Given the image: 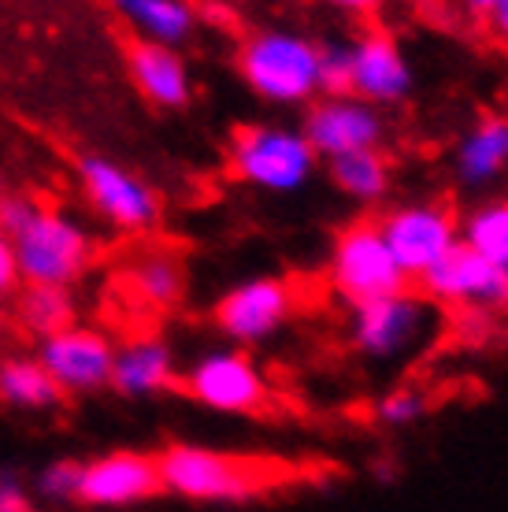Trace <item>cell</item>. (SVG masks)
I'll list each match as a JSON object with an SVG mask.
<instances>
[{
  "label": "cell",
  "instance_id": "1",
  "mask_svg": "<svg viewBox=\"0 0 508 512\" xmlns=\"http://www.w3.org/2000/svg\"><path fill=\"white\" fill-rule=\"evenodd\" d=\"M234 71L260 104L301 112L319 97V41L290 26H260L242 38Z\"/></svg>",
  "mask_w": 508,
  "mask_h": 512
},
{
  "label": "cell",
  "instance_id": "2",
  "mask_svg": "<svg viewBox=\"0 0 508 512\" xmlns=\"http://www.w3.org/2000/svg\"><path fill=\"white\" fill-rule=\"evenodd\" d=\"M227 171L234 182L267 197L305 193L319 175V156L305 130L286 119H249L227 138Z\"/></svg>",
  "mask_w": 508,
  "mask_h": 512
},
{
  "label": "cell",
  "instance_id": "3",
  "mask_svg": "<svg viewBox=\"0 0 508 512\" xmlns=\"http://www.w3.org/2000/svg\"><path fill=\"white\" fill-rule=\"evenodd\" d=\"M164 494L190 505H245L271 487L264 464L201 442H171L156 453Z\"/></svg>",
  "mask_w": 508,
  "mask_h": 512
},
{
  "label": "cell",
  "instance_id": "4",
  "mask_svg": "<svg viewBox=\"0 0 508 512\" xmlns=\"http://www.w3.org/2000/svg\"><path fill=\"white\" fill-rule=\"evenodd\" d=\"M19 282L75 290L97 264V234L60 205H38L12 234Z\"/></svg>",
  "mask_w": 508,
  "mask_h": 512
},
{
  "label": "cell",
  "instance_id": "5",
  "mask_svg": "<svg viewBox=\"0 0 508 512\" xmlns=\"http://www.w3.org/2000/svg\"><path fill=\"white\" fill-rule=\"evenodd\" d=\"M75 182L82 205L93 219L123 238H149L164 223V197L141 171L104 153H82L75 160Z\"/></svg>",
  "mask_w": 508,
  "mask_h": 512
},
{
  "label": "cell",
  "instance_id": "6",
  "mask_svg": "<svg viewBox=\"0 0 508 512\" xmlns=\"http://www.w3.org/2000/svg\"><path fill=\"white\" fill-rule=\"evenodd\" d=\"M434 334V308L423 294L397 290L364 305H349L345 338L356 357L371 364H397L416 357Z\"/></svg>",
  "mask_w": 508,
  "mask_h": 512
},
{
  "label": "cell",
  "instance_id": "7",
  "mask_svg": "<svg viewBox=\"0 0 508 512\" xmlns=\"http://www.w3.org/2000/svg\"><path fill=\"white\" fill-rule=\"evenodd\" d=\"M178 390L216 416H260L271 405L267 375L253 353L238 346L204 349L201 357H193L178 375Z\"/></svg>",
  "mask_w": 508,
  "mask_h": 512
},
{
  "label": "cell",
  "instance_id": "8",
  "mask_svg": "<svg viewBox=\"0 0 508 512\" xmlns=\"http://www.w3.org/2000/svg\"><path fill=\"white\" fill-rule=\"evenodd\" d=\"M327 286L342 305H364L375 297L408 290L412 282L397 268L394 253L375 219H360L338 231L327 256Z\"/></svg>",
  "mask_w": 508,
  "mask_h": 512
},
{
  "label": "cell",
  "instance_id": "9",
  "mask_svg": "<svg viewBox=\"0 0 508 512\" xmlns=\"http://www.w3.org/2000/svg\"><path fill=\"white\" fill-rule=\"evenodd\" d=\"M297 312V290L282 275H253V279L234 282L230 290L216 297L212 305V327L227 346L260 349L271 346Z\"/></svg>",
  "mask_w": 508,
  "mask_h": 512
},
{
  "label": "cell",
  "instance_id": "10",
  "mask_svg": "<svg viewBox=\"0 0 508 512\" xmlns=\"http://www.w3.org/2000/svg\"><path fill=\"white\" fill-rule=\"evenodd\" d=\"M375 223L408 282L420 279L423 271L434 268L460 242V216L449 201H434V197L386 208Z\"/></svg>",
  "mask_w": 508,
  "mask_h": 512
},
{
  "label": "cell",
  "instance_id": "11",
  "mask_svg": "<svg viewBox=\"0 0 508 512\" xmlns=\"http://www.w3.org/2000/svg\"><path fill=\"white\" fill-rule=\"evenodd\" d=\"M416 286L431 305L475 312V316L508 312V268L471 253L464 242H457L434 268L423 271Z\"/></svg>",
  "mask_w": 508,
  "mask_h": 512
},
{
  "label": "cell",
  "instance_id": "12",
  "mask_svg": "<svg viewBox=\"0 0 508 512\" xmlns=\"http://www.w3.org/2000/svg\"><path fill=\"white\" fill-rule=\"evenodd\" d=\"M164 494L160 483V461L149 449H108L82 461L75 505L93 512H123L149 505Z\"/></svg>",
  "mask_w": 508,
  "mask_h": 512
},
{
  "label": "cell",
  "instance_id": "13",
  "mask_svg": "<svg viewBox=\"0 0 508 512\" xmlns=\"http://www.w3.org/2000/svg\"><path fill=\"white\" fill-rule=\"evenodd\" d=\"M308 145L319 160L364 153V149H386L390 141V116L360 97H316L301 108V123Z\"/></svg>",
  "mask_w": 508,
  "mask_h": 512
},
{
  "label": "cell",
  "instance_id": "14",
  "mask_svg": "<svg viewBox=\"0 0 508 512\" xmlns=\"http://www.w3.org/2000/svg\"><path fill=\"white\" fill-rule=\"evenodd\" d=\"M34 353L45 372L56 379L64 397H93L112 386L115 342L112 334L93 323H71L64 331L34 342Z\"/></svg>",
  "mask_w": 508,
  "mask_h": 512
},
{
  "label": "cell",
  "instance_id": "15",
  "mask_svg": "<svg viewBox=\"0 0 508 512\" xmlns=\"http://www.w3.org/2000/svg\"><path fill=\"white\" fill-rule=\"evenodd\" d=\"M349 82H353V97L375 104L382 112H394L408 104L416 90V71L394 34L364 30L360 38L349 41Z\"/></svg>",
  "mask_w": 508,
  "mask_h": 512
},
{
  "label": "cell",
  "instance_id": "16",
  "mask_svg": "<svg viewBox=\"0 0 508 512\" xmlns=\"http://www.w3.org/2000/svg\"><path fill=\"white\" fill-rule=\"evenodd\" d=\"M123 64H127L130 86L156 112H186L197 97L193 67L186 60V52L175 45L130 38L123 49Z\"/></svg>",
  "mask_w": 508,
  "mask_h": 512
},
{
  "label": "cell",
  "instance_id": "17",
  "mask_svg": "<svg viewBox=\"0 0 508 512\" xmlns=\"http://www.w3.org/2000/svg\"><path fill=\"white\" fill-rule=\"evenodd\" d=\"M178 353L160 334H138L123 346H115L112 360V386L127 401H153L171 390H178Z\"/></svg>",
  "mask_w": 508,
  "mask_h": 512
},
{
  "label": "cell",
  "instance_id": "18",
  "mask_svg": "<svg viewBox=\"0 0 508 512\" xmlns=\"http://www.w3.org/2000/svg\"><path fill=\"white\" fill-rule=\"evenodd\" d=\"M449 171L464 193H486L508 179V116L475 119L453 145Z\"/></svg>",
  "mask_w": 508,
  "mask_h": 512
},
{
  "label": "cell",
  "instance_id": "19",
  "mask_svg": "<svg viewBox=\"0 0 508 512\" xmlns=\"http://www.w3.org/2000/svg\"><path fill=\"white\" fill-rule=\"evenodd\" d=\"M123 286L145 312H175L190 294V268L171 245H145L141 253L130 256Z\"/></svg>",
  "mask_w": 508,
  "mask_h": 512
},
{
  "label": "cell",
  "instance_id": "20",
  "mask_svg": "<svg viewBox=\"0 0 508 512\" xmlns=\"http://www.w3.org/2000/svg\"><path fill=\"white\" fill-rule=\"evenodd\" d=\"M67 397L56 386L34 349H12L0 353V409L19 416H49Z\"/></svg>",
  "mask_w": 508,
  "mask_h": 512
},
{
  "label": "cell",
  "instance_id": "21",
  "mask_svg": "<svg viewBox=\"0 0 508 512\" xmlns=\"http://www.w3.org/2000/svg\"><path fill=\"white\" fill-rule=\"evenodd\" d=\"M108 8L134 38L175 49H186L201 26L193 0H108Z\"/></svg>",
  "mask_w": 508,
  "mask_h": 512
},
{
  "label": "cell",
  "instance_id": "22",
  "mask_svg": "<svg viewBox=\"0 0 508 512\" xmlns=\"http://www.w3.org/2000/svg\"><path fill=\"white\" fill-rule=\"evenodd\" d=\"M8 323L26 334L30 342H41L49 334L64 331L78 320V297L67 286H41V282H23L8 297Z\"/></svg>",
  "mask_w": 508,
  "mask_h": 512
},
{
  "label": "cell",
  "instance_id": "23",
  "mask_svg": "<svg viewBox=\"0 0 508 512\" xmlns=\"http://www.w3.org/2000/svg\"><path fill=\"white\" fill-rule=\"evenodd\" d=\"M323 164H327V179H331L334 193H342L349 205L379 208L394 193V160L386 156V149L334 156Z\"/></svg>",
  "mask_w": 508,
  "mask_h": 512
},
{
  "label": "cell",
  "instance_id": "24",
  "mask_svg": "<svg viewBox=\"0 0 508 512\" xmlns=\"http://www.w3.org/2000/svg\"><path fill=\"white\" fill-rule=\"evenodd\" d=\"M460 242L508 268V197H486L460 216Z\"/></svg>",
  "mask_w": 508,
  "mask_h": 512
},
{
  "label": "cell",
  "instance_id": "25",
  "mask_svg": "<svg viewBox=\"0 0 508 512\" xmlns=\"http://www.w3.org/2000/svg\"><path fill=\"white\" fill-rule=\"evenodd\" d=\"M78 475H82V461L78 457H56V461L41 464L34 479H30V490L38 505H75L78 498Z\"/></svg>",
  "mask_w": 508,
  "mask_h": 512
},
{
  "label": "cell",
  "instance_id": "26",
  "mask_svg": "<svg viewBox=\"0 0 508 512\" xmlns=\"http://www.w3.org/2000/svg\"><path fill=\"white\" fill-rule=\"evenodd\" d=\"M431 416V394L420 386H394L375 401V423L401 431V427H416Z\"/></svg>",
  "mask_w": 508,
  "mask_h": 512
},
{
  "label": "cell",
  "instance_id": "27",
  "mask_svg": "<svg viewBox=\"0 0 508 512\" xmlns=\"http://www.w3.org/2000/svg\"><path fill=\"white\" fill-rule=\"evenodd\" d=\"M349 41H319V97H349Z\"/></svg>",
  "mask_w": 508,
  "mask_h": 512
},
{
  "label": "cell",
  "instance_id": "28",
  "mask_svg": "<svg viewBox=\"0 0 508 512\" xmlns=\"http://www.w3.org/2000/svg\"><path fill=\"white\" fill-rule=\"evenodd\" d=\"M0 512H38L30 479H23L15 468H0Z\"/></svg>",
  "mask_w": 508,
  "mask_h": 512
},
{
  "label": "cell",
  "instance_id": "29",
  "mask_svg": "<svg viewBox=\"0 0 508 512\" xmlns=\"http://www.w3.org/2000/svg\"><path fill=\"white\" fill-rule=\"evenodd\" d=\"M38 205H41L38 197H30V193H19V190H8L4 197H0V227H4L8 234H15L26 223V219L34 216V208H38Z\"/></svg>",
  "mask_w": 508,
  "mask_h": 512
},
{
  "label": "cell",
  "instance_id": "30",
  "mask_svg": "<svg viewBox=\"0 0 508 512\" xmlns=\"http://www.w3.org/2000/svg\"><path fill=\"white\" fill-rule=\"evenodd\" d=\"M19 268H15V245L12 234L0 227V305H8V297L19 290Z\"/></svg>",
  "mask_w": 508,
  "mask_h": 512
},
{
  "label": "cell",
  "instance_id": "31",
  "mask_svg": "<svg viewBox=\"0 0 508 512\" xmlns=\"http://www.w3.org/2000/svg\"><path fill=\"white\" fill-rule=\"evenodd\" d=\"M486 26H490V38L508 49V0H497V8L486 15Z\"/></svg>",
  "mask_w": 508,
  "mask_h": 512
},
{
  "label": "cell",
  "instance_id": "32",
  "mask_svg": "<svg viewBox=\"0 0 508 512\" xmlns=\"http://www.w3.org/2000/svg\"><path fill=\"white\" fill-rule=\"evenodd\" d=\"M323 4L342 15H375L386 0H323Z\"/></svg>",
  "mask_w": 508,
  "mask_h": 512
},
{
  "label": "cell",
  "instance_id": "33",
  "mask_svg": "<svg viewBox=\"0 0 508 512\" xmlns=\"http://www.w3.org/2000/svg\"><path fill=\"white\" fill-rule=\"evenodd\" d=\"M457 4L468 15H475V19H486V15H490L497 8V0H457Z\"/></svg>",
  "mask_w": 508,
  "mask_h": 512
},
{
  "label": "cell",
  "instance_id": "34",
  "mask_svg": "<svg viewBox=\"0 0 508 512\" xmlns=\"http://www.w3.org/2000/svg\"><path fill=\"white\" fill-rule=\"evenodd\" d=\"M8 327H12V323H8V308L0 305V349H4V338H8Z\"/></svg>",
  "mask_w": 508,
  "mask_h": 512
},
{
  "label": "cell",
  "instance_id": "35",
  "mask_svg": "<svg viewBox=\"0 0 508 512\" xmlns=\"http://www.w3.org/2000/svg\"><path fill=\"white\" fill-rule=\"evenodd\" d=\"M8 190H12V186H8V175H4V167H0V197H4Z\"/></svg>",
  "mask_w": 508,
  "mask_h": 512
}]
</instances>
